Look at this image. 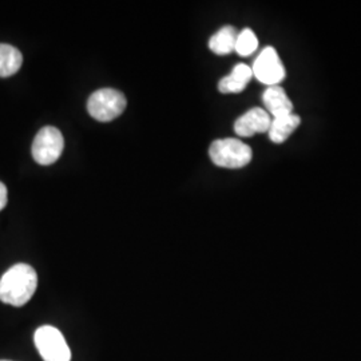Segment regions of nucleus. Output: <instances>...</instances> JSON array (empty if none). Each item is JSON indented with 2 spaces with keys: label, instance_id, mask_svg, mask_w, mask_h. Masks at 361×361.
I'll list each match as a JSON object with an SVG mask.
<instances>
[{
  "label": "nucleus",
  "instance_id": "5",
  "mask_svg": "<svg viewBox=\"0 0 361 361\" xmlns=\"http://www.w3.org/2000/svg\"><path fill=\"white\" fill-rule=\"evenodd\" d=\"M65 147V140L59 130L46 126L39 131L32 142V157L39 165L49 166L59 159Z\"/></svg>",
  "mask_w": 361,
  "mask_h": 361
},
{
  "label": "nucleus",
  "instance_id": "7",
  "mask_svg": "<svg viewBox=\"0 0 361 361\" xmlns=\"http://www.w3.org/2000/svg\"><path fill=\"white\" fill-rule=\"evenodd\" d=\"M271 118L264 109L255 107L240 116L234 123V131L238 137H252L257 133H268Z\"/></svg>",
  "mask_w": 361,
  "mask_h": 361
},
{
  "label": "nucleus",
  "instance_id": "15",
  "mask_svg": "<svg viewBox=\"0 0 361 361\" xmlns=\"http://www.w3.org/2000/svg\"><path fill=\"white\" fill-rule=\"evenodd\" d=\"M0 361H8V360H0Z\"/></svg>",
  "mask_w": 361,
  "mask_h": 361
},
{
  "label": "nucleus",
  "instance_id": "4",
  "mask_svg": "<svg viewBox=\"0 0 361 361\" xmlns=\"http://www.w3.org/2000/svg\"><path fill=\"white\" fill-rule=\"evenodd\" d=\"M34 341L43 360H71V350L66 343L65 336L51 325H43L38 328L34 336Z\"/></svg>",
  "mask_w": 361,
  "mask_h": 361
},
{
  "label": "nucleus",
  "instance_id": "8",
  "mask_svg": "<svg viewBox=\"0 0 361 361\" xmlns=\"http://www.w3.org/2000/svg\"><path fill=\"white\" fill-rule=\"evenodd\" d=\"M262 102L267 113L273 118L289 116L293 113V104L280 86H271L262 94Z\"/></svg>",
  "mask_w": 361,
  "mask_h": 361
},
{
  "label": "nucleus",
  "instance_id": "14",
  "mask_svg": "<svg viewBox=\"0 0 361 361\" xmlns=\"http://www.w3.org/2000/svg\"><path fill=\"white\" fill-rule=\"evenodd\" d=\"M7 205V188L3 182H0V210Z\"/></svg>",
  "mask_w": 361,
  "mask_h": 361
},
{
  "label": "nucleus",
  "instance_id": "2",
  "mask_svg": "<svg viewBox=\"0 0 361 361\" xmlns=\"http://www.w3.org/2000/svg\"><path fill=\"white\" fill-rule=\"evenodd\" d=\"M210 159L219 168L241 169L252 161V149L235 138L217 140L210 145Z\"/></svg>",
  "mask_w": 361,
  "mask_h": 361
},
{
  "label": "nucleus",
  "instance_id": "6",
  "mask_svg": "<svg viewBox=\"0 0 361 361\" xmlns=\"http://www.w3.org/2000/svg\"><path fill=\"white\" fill-rule=\"evenodd\" d=\"M252 71L253 77L257 78V80L268 87L279 86V83H281L286 75L284 65L273 47H265L259 52L257 59L253 63Z\"/></svg>",
  "mask_w": 361,
  "mask_h": 361
},
{
  "label": "nucleus",
  "instance_id": "9",
  "mask_svg": "<svg viewBox=\"0 0 361 361\" xmlns=\"http://www.w3.org/2000/svg\"><path fill=\"white\" fill-rule=\"evenodd\" d=\"M253 78V71L252 67H249L244 63L235 66L232 70V73L228 77L222 78L219 80V90L222 94H234V92H241L245 90L247 83Z\"/></svg>",
  "mask_w": 361,
  "mask_h": 361
},
{
  "label": "nucleus",
  "instance_id": "3",
  "mask_svg": "<svg viewBox=\"0 0 361 361\" xmlns=\"http://www.w3.org/2000/svg\"><path fill=\"white\" fill-rule=\"evenodd\" d=\"M126 97L114 89H101L91 94L87 110L94 119L110 122L121 116L126 109Z\"/></svg>",
  "mask_w": 361,
  "mask_h": 361
},
{
  "label": "nucleus",
  "instance_id": "1",
  "mask_svg": "<svg viewBox=\"0 0 361 361\" xmlns=\"http://www.w3.org/2000/svg\"><path fill=\"white\" fill-rule=\"evenodd\" d=\"M38 288V274L27 264H16L0 279V301L13 307H23Z\"/></svg>",
  "mask_w": 361,
  "mask_h": 361
},
{
  "label": "nucleus",
  "instance_id": "10",
  "mask_svg": "<svg viewBox=\"0 0 361 361\" xmlns=\"http://www.w3.org/2000/svg\"><path fill=\"white\" fill-rule=\"evenodd\" d=\"M301 118L296 114L279 116L271 119V128H269V138L271 142L283 143L290 137V134L300 126Z\"/></svg>",
  "mask_w": 361,
  "mask_h": 361
},
{
  "label": "nucleus",
  "instance_id": "12",
  "mask_svg": "<svg viewBox=\"0 0 361 361\" xmlns=\"http://www.w3.org/2000/svg\"><path fill=\"white\" fill-rule=\"evenodd\" d=\"M23 63L22 52L10 44H0V78L11 77Z\"/></svg>",
  "mask_w": 361,
  "mask_h": 361
},
{
  "label": "nucleus",
  "instance_id": "13",
  "mask_svg": "<svg viewBox=\"0 0 361 361\" xmlns=\"http://www.w3.org/2000/svg\"><path fill=\"white\" fill-rule=\"evenodd\" d=\"M257 47L258 40L256 34L250 28H245L237 37L234 51L241 56H249L257 50Z\"/></svg>",
  "mask_w": 361,
  "mask_h": 361
},
{
  "label": "nucleus",
  "instance_id": "11",
  "mask_svg": "<svg viewBox=\"0 0 361 361\" xmlns=\"http://www.w3.org/2000/svg\"><path fill=\"white\" fill-rule=\"evenodd\" d=\"M237 37L238 32L234 27H222L209 40V49L217 55H228L234 51Z\"/></svg>",
  "mask_w": 361,
  "mask_h": 361
}]
</instances>
